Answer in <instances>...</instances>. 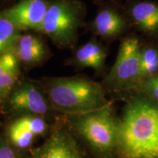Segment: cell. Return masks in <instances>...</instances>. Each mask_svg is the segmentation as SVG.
<instances>
[{
    "label": "cell",
    "mask_w": 158,
    "mask_h": 158,
    "mask_svg": "<svg viewBox=\"0 0 158 158\" xmlns=\"http://www.w3.org/2000/svg\"><path fill=\"white\" fill-rule=\"evenodd\" d=\"M125 158H158V102L147 97L128 102L118 123V142Z\"/></svg>",
    "instance_id": "cell-1"
},
{
    "label": "cell",
    "mask_w": 158,
    "mask_h": 158,
    "mask_svg": "<svg viewBox=\"0 0 158 158\" xmlns=\"http://www.w3.org/2000/svg\"><path fill=\"white\" fill-rule=\"evenodd\" d=\"M46 92L55 108L69 114L84 115L108 105L101 85L84 77L51 78Z\"/></svg>",
    "instance_id": "cell-2"
},
{
    "label": "cell",
    "mask_w": 158,
    "mask_h": 158,
    "mask_svg": "<svg viewBox=\"0 0 158 158\" xmlns=\"http://www.w3.org/2000/svg\"><path fill=\"white\" fill-rule=\"evenodd\" d=\"M84 7L75 0H56L49 3L40 31L59 47H70L76 42L83 23Z\"/></svg>",
    "instance_id": "cell-3"
},
{
    "label": "cell",
    "mask_w": 158,
    "mask_h": 158,
    "mask_svg": "<svg viewBox=\"0 0 158 158\" xmlns=\"http://www.w3.org/2000/svg\"><path fill=\"white\" fill-rule=\"evenodd\" d=\"M77 129L96 151L109 154L118 147V123L114 119L109 105L84 114L77 122Z\"/></svg>",
    "instance_id": "cell-4"
},
{
    "label": "cell",
    "mask_w": 158,
    "mask_h": 158,
    "mask_svg": "<svg viewBox=\"0 0 158 158\" xmlns=\"http://www.w3.org/2000/svg\"><path fill=\"white\" fill-rule=\"evenodd\" d=\"M141 45L135 36L126 37L122 42L116 62L106 79V84L114 90H138L141 83Z\"/></svg>",
    "instance_id": "cell-5"
},
{
    "label": "cell",
    "mask_w": 158,
    "mask_h": 158,
    "mask_svg": "<svg viewBox=\"0 0 158 158\" xmlns=\"http://www.w3.org/2000/svg\"><path fill=\"white\" fill-rule=\"evenodd\" d=\"M46 0H21L12 7L0 13L19 30H40L48 8Z\"/></svg>",
    "instance_id": "cell-6"
},
{
    "label": "cell",
    "mask_w": 158,
    "mask_h": 158,
    "mask_svg": "<svg viewBox=\"0 0 158 158\" xmlns=\"http://www.w3.org/2000/svg\"><path fill=\"white\" fill-rule=\"evenodd\" d=\"M10 103L13 109L37 115L48 111L46 100L38 89L29 82H25L12 91Z\"/></svg>",
    "instance_id": "cell-7"
},
{
    "label": "cell",
    "mask_w": 158,
    "mask_h": 158,
    "mask_svg": "<svg viewBox=\"0 0 158 158\" xmlns=\"http://www.w3.org/2000/svg\"><path fill=\"white\" fill-rule=\"evenodd\" d=\"M130 17L138 30L145 35L158 37V2L140 1L132 5Z\"/></svg>",
    "instance_id": "cell-8"
},
{
    "label": "cell",
    "mask_w": 158,
    "mask_h": 158,
    "mask_svg": "<svg viewBox=\"0 0 158 158\" xmlns=\"http://www.w3.org/2000/svg\"><path fill=\"white\" fill-rule=\"evenodd\" d=\"M35 158H84L75 140L69 134H53L40 148Z\"/></svg>",
    "instance_id": "cell-9"
},
{
    "label": "cell",
    "mask_w": 158,
    "mask_h": 158,
    "mask_svg": "<svg viewBox=\"0 0 158 158\" xmlns=\"http://www.w3.org/2000/svg\"><path fill=\"white\" fill-rule=\"evenodd\" d=\"M127 27L123 15L111 8H105L97 14L92 22V29L102 38L112 40L119 36Z\"/></svg>",
    "instance_id": "cell-10"
},
{
    "label": "cell",
    "mask_w": 158,
    "mask_h": 158,
    "mask_svg": "<svg viewBox=\"0 0 158 158\" xmlns=\"http://www.w3.org/2000/svg\"><path fill=\"white\" fill-rule=\"evenodd\" d=\"M19 62L35 64L40 62L46 54L44 43L35 35H20L12 51Z\"/></svg>",
    "instance_id": "cell-11"
},
{
    "label": "cell",
    "mask_w": 158,
    "mask_h": 158,
    "mask_svg": "<svg viewBox=\"0 0 158 158\" xmlns=\"http://www.w3.org/2000/svg\"><path fill=\"white\" fill-rule=\"evenodd\" d=\"M19 75V61L13 51L0 55V100L13 90Z\"/></svg>",
    "instance_id": "cell-12"
},
{
    "label": "cell",
    "mask_w": 158,
    "mask_h": 158,
    "mask_svg": "<svg viewBox=\"0 0 158 158\" xmlns=\"http://www.w3.org/2000/svg\"><path fill=\"white\" fill-rule=\"evenodd\" d=\"M106 59V49L100 43L94 40L81 45L75 54L77 64L96 70H100L103 68Z\"/></svg>",
    "instance_id": "cell-13"
},
{
    "label": "cell",
    "mask_w": 158,
    "mask_h": 158,
    "mask_svg": "<svg viewBox=\"0 0 158 158\" xmlns=\"http://www.w3.org/2000/svg\"><path fill=\"white\" fill-rule=\"evenodd\" d=\"M140 66L141 82L158 75V45L147 43L141 45Z\"/></svg>",
    "instance_id": "cell-14"
},
{
    "label": "cell",
    "mask_w": 158,
    "mask_h": 158,
    "mask_svg": "<svg viewBox=\"0 0 158 158\" xmlns=\"http://www.w3.org/2000/svg\"><path fill=\"white\" fill-rule=\"evenodd\" d=\"M20 30L8 20L0 17V55L12 51Z\"/></svg>",
    "instance_id": "cell-15"
},
{
    "label": "cell",
    "mask_w": 158,
    "mask_h": 158,
    "mask_svg": "<svg viewBox=\"0 0 158 158\" xmlns=\"http://www.w3.org/2000/svg\"><path fill=\"white\" fill-rule=\"evenodd\" d=\"M9 136L11 142L15 147L24 149L31 143L35 135L26 129L18 127L13 124L10 127Z\"/></svg>",
    "instance_id": "cell-16"
},
{
    "label": "cell",
    "mask_w": 158,
    "mask_h": 158,
    "mask_svg": "<svg viewBox=\"0 0 158 158\" xmlns=\"http://www.w3.org/2000/svg\"><path fill=\"white\" fill-rule=\"evenodd\" d=\"M15 125L31 132L35 135L44 133L46 124L43 118L33 116H27L15 121Z\"/></svg>",
    "instance_id": "cell-17"
},
{
    "label": "cell",
    "mask_w": 158,
    "mask_h": 158,
    "mask_svg": "<svg viewBox=\"0 0 158 158\" xmlns=\"http://www.w3.org/2000/svg\"><path fill=\"white\" fill-rule=\"evenodd\" d=\"M138 90L146 97L158 102V75L143 80Z\"/></svg>",
    "instance_id": "cell-18"
},
{
    "label": "cell",
    "mask_w": 158,
    "mask_h": 158,
    "mask_svg": "<svg viewBox=\"0 0 158 158\" xmlns=\"http://www.w3.org/2000/svg\"><path fill=\"white\" fill-rule=\"evenodd\" d=\"M0 158H17L13 149L6 143H0Z\"/></svg>",
    "instance_id": "cell-19"
}]
</instances>
